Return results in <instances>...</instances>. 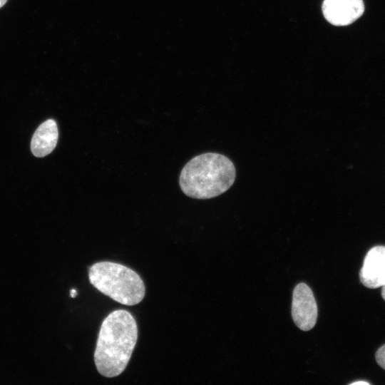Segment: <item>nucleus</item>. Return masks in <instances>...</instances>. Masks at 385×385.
Wrapping results in <instances>:
<instances>
[{"label": "nucleus", "mask_w": 385, "mask_h": 385, "mask_svg": "<svg viewBox=\"0 0 385 385\" xmlns=\"http://www.w3.org/2000/svg\"><path fill=\"white\" fill-rule=\"evenodd\" d=\"M137 339L136 321L128 311L110 313L102 322L94 352L98 372L109 378L120 375L127 366Z\"/></svg>", "instance_id": "nucleus-1"}, {"label": "nucleus", "mask_w": 385, "mask_h": 385, "mask_svg": "<svg viewBox=\"0 0 385 385\" xmlns=\"http://www.w3.org/2000/svg\"><path fill=\"white\" fill-rule=\"evenodd\" d=\"M235 177V168L227 157L217 153H206L187 163L180 173L179 184L188 197L210 199L227 191L234 183Z\"/></svg>", "instance_id": "nucleus-2"}, {"label": "nucleus", "mask_w": 385, "mask_h": 385, "mask_svg": "<svg viewBox=\"0 0 385 385\" xmlns=\"http://www.w3.org/2000/svg\"><path fill=\"white\" fill-rule=\"evenodd\" d=\"M88 277L91 284L98 291L124 305L140 303L145 294L141 277L121 264L108 261L96 262L90 267Z\"/></svg>", "instance_id": "nucleus-3"}, {"label": "nucleus", "mask_w": 385, "mask_h": 385, "mask_svg": "<svg viewBox=\"0 0 385 385\" xmlns=\"http://www.w3.org/2000/svg\"><path fill=\"white\" fill-rule=\"evenodd\" d=\"M292 315L295 324L303 331L316 324L317 307L312 291L304 283L298 284L293 292Z\"/></svg>", "instance_id": "nucleus-4"}, {"label": "nucleus", "mask_w": 385, "mask_h": 385, "mask_svg": "<svg viewBox=\"0 0 385 385\" xmlns=\"http://www.w3.org/2000/svg\"><path fill=\"white\" fill-rule=\"evenodd\" d=\"M326 20L334 26H347L364 11L363 0H324L322 6Z\"/></svg>", "instance_id": "nucleus-5"}, {"label": "nucleus", "mask_w": 385, "mask_h": 385, "mask_svg": "<svg viewBox=\"0 0 385 385\" xmlns=\"http://www.w3.org/2000/svg\"><path fill=\"white\" fill-rule=\"evenodd\" d=\"M359 277L362 284L368 288L375 289L385 284V246H376L369 250Z\"/></svg>", "instance_id": "nucleus-6"}, {"label": "nucleus", "mask_w": 385, "mask_h": 385, "mask_svg": "<svg viewBox=\"0 0 385 385\" xmlns=\"http://www.w3.org/2000/svg\"><path fill=\"white\" fill-rule=\"evenodd\" d=\"M58 131L56 121L48 119L42 123L34 132L31 140V150L37 158L50 154L58 142Z\"/></svg>", "instance_id": "nucleus-7"}, {"label": "nucleus", "mask_w": 385, "mask_h": 385, "mask_svg": "<svg viewBox=\"0 0 385 385\" xmlns=\"http://www.w3.org/2000/svg\"><path fill=\"white\" fill-rule=\"evenodd\" d=\"M376 360L379 365L385 370V344L376 351Z\"/></svg>", "instance_id": "nucleus-8"}, {"label": "nucleus", "mask_w": 385, "mask_h": 385, "mask_svg": "<svg viewBox=\"0 0 385 385\" xmlns=\"http://www.w3.org/2000/svg\"><path fill=\"white\" fill-rule=\"evenodd\" d=\"M70 295L71 297H75L77 295V292L75 289H72L70 291Z\"/></svg>", "instance_id": "nucleus-9"}, {"label": "nucleus", "mask_w": 385, "mask_h": 385, "mask_svg": "<svg viewBox=\"0 0 385 385\" xmlns=\"http://www.w3.org/2000/svg\"><path fill=\"white\" fill-rule=\"evenodd\" d=\"M381 296L383 297V299L385 300V284H384L382 286H381Z\"/></svg>", "instance_id": "nucleus-10"}, {"label": "nucleus", "mask_w": 385, "mask_h": 385, "mask_svg": "<svg viewBox=\"0 0 385 385\" xmlns=\"http://www.w3.org/2000/svg\"><path fill=\"white\" fill-rule=\"evenodd\" d=\"M351 384H369L366 381H361L353 382L351 383Z\"/></svg>", "instance_id": "nucleus-11"}, {"label": "nucleus", "mask_w": 385, "mask_h": 385, "mask_svg": "<svg viewBox=\"0 0 385 385\" xmlns=\"http://www.w3.org/2000/svg\"><path fill=\"white\" fill-rule=\"evenodd\" d=\"M8 0H0V8L4 6V4L7 2Z\"/></svg>", "instance_id": "nucleus-12"}]
</instances>
